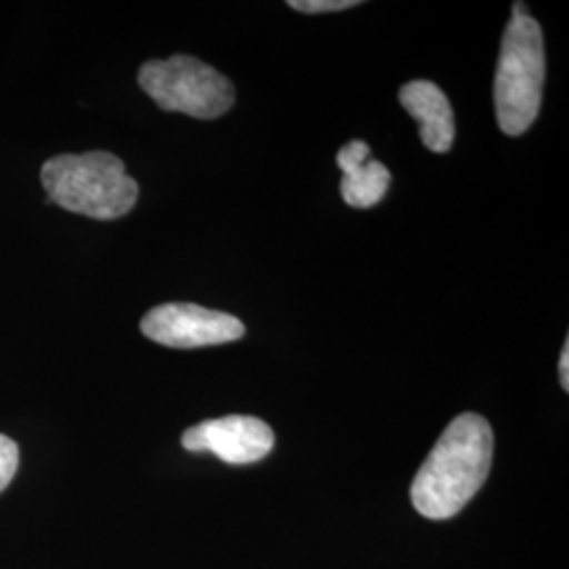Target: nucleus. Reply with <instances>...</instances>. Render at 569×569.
<instances>
[{
	"mask_svg": "<svg viewBox=\"0 0 569 569\" xmlns=\"http://www.w3.org/2000/svg\"><path fill=\"white\" fill-rule=\"evenodd\" d=\"M493 432L479 413L451 420L411 486V502L427 519H449L467 507L488 479Z\"/></svg>",
	"mask_w": 569,
	"mask_h": 569,
	"instance_id": "nucleus-1",
	"label": "nucleus"
},
{
	"mask_svg": "<svg viewBox=\"0 0 569 569\" xmlns=\"http://www.w3.org/2000/svg\"><path fill=\"white\" fill-rule=\"evenodd\" d=\"M41 182L47 201L96 220L127 216L140 194L121 159L103 150L49 159L42 164Z\"/></svg>",
	"mask_w": 569,
	"mask_h": 569,
	"instance_id": "nucleus-2",
	"label": "nucleus"
},
{
	"mask_svg": "<svg viewBox=\"0 0 569 569\" xmlns=\"http://www.w3.org/2000/svg\"><path fill=\"white\" fill-rule=\"evenodd\" d=\"M545 74V39L538 21L531 16L510 18L493 84L496 117L507 136H521L536 121Z\"/></svg>",
	"mask_w": 569,
	"mask_h": 569,
	"instance_id": "nucleus-3",
	"label": "nucleus"
},
{
	"mask_svg": "<svg viewBox=\"0 0 569 569\" xmlns=\"http://www.w3.org/2000/svg\"><path fill=\"white\" fill-rule=\"evenodd\" d=\"M138 82L167 112H182L194 119H218L234 103L232 82L192 56L146 61Z\"/></svg>",
	"mask_w": 569,
	"mask_h": 569,
	"instance_id": "nucleus-4",
	"label": "nucleus"
},
{
	"mask_svg": "<svg viewBox=\"0 0 569 569\" xmlns=\"http://www.w3.org/2000/svg\"><path fill=\"white\" fill-rule=\"evenodd\" d=\"M142 333L169 348H203L241 340L244 326L232 315L197 305H163L146 312Z\"/></svg>",
	"mask_w": 569,
	"mask_h": 569,
	"instance_id": "nucleus-5",
	"label": "nucleus"
},
{
	"mask_svg": "<svg viewBox=\"0 0 569 569\" xmlns=\"http://www.w3.org/2000/svg\"><path fill=\"white\" fill-rule=\"evenodd\" d=\"M188 451L216 453L228 465H251L274 448V432L260 418L226 416L188 428L182 435Z\"/></svg>",
	"mask_w": 569,
	"mask_h": 569,
	"instance_id": "nucleus-6",
	"label": "nucleus"
},
{
	"mask_svg": "<svg viewBox=\"0 0 569 569\" xmlns=\"http://www.w3.org/2000/svg\"><path fill=\"white\" fill-rule=\"evenodd\" d=\"M399 100L420 122V138L432 152H448L456 136L453 112L448 96L430 81H411L401 87Z\"/></svg>",
	"mask_w": 569,
	"mask_h": 569,
	"instance_id": "nucleus-7",
	"label": "nucleus"
},
{
	"mask_svg": "<svg viewBox=\"0 0 569 569\" xmlns=\"http://www.w3.org/2000/svg\"><path fill=\"white\" fill-rule=\"evenodd\" d=\"M338 167L345 173L340 192L346 204L367 209L385 199L390 171L378 161H369V146L363 140H352L340 148Z\"/></svg>",
	"mask_w": 569,
	"mask_h": 569,
	"instance_id": "nucleus-8",
	"label": "nucleus"
},
{
	"mask_svg": "<svg viewBox=\"0 0 569 569\" xmlns=\"http://www.w3.org/2000/svg\"><path fill=\"white\" fill-rule=\"evenodd\" d=\"M20 467V448L13 439L0 435V491L13 481Z\"/></svg>",
	"mask_w": 569,
	"mask_h": 569,
	"instance_id": "nucleus-9",
	"label": "nucleus"
},
{
	"mask_svg": "<svg viewBox=\"0 0 569 569\" xmlns=\"http://www.w3.org/2000/svg\"><path fill=\"white\" fill-rule=\"evenodd\" d=\"M357 0H289V7L300 13H331V11H345L350 7H357Z\"/></svg>",
	"mask_w": 569,
	"mask_h": 569,
	"instance_id": "nucleus-10",
	"label": "nucleus"
},
{
	"mask_svg": "<svg viewBox=\"0 0 569 569\" xmlns=\"http://www.w3.org/2000/svg\"><path fill=\"white\" fill-rule=\"evenodd\" d=\"M559 373H561V387L569 390V340H566L561 359H559Z\"/></svg>",
	"mask_w": 569,
	"mask_h": 569,
	"instance_id": "nucleus-11",
	"label": "nucleus"
},
{
	"mask_svg": "<svg viewBox=\"0 0 569 569\" xmlns=\"http://www.w3.org/2000/svg\"><path fill=\"white\" fill-rule=\"evenodd\" d=\"M528 4L526 2H515L512 7V18H528Z\"/></svg>",
	"mask_w": 569,
	"mask_h": 569,
	"instance_id": "nucleus-12",
	"label": "nucleus"
}]
</instances>
